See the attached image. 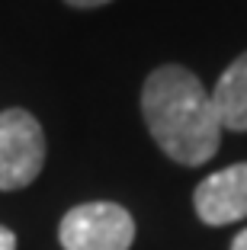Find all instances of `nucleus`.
<instances>
[{"mask_svg": "<svg viewBox=\"0 0 247 250\" xmlns=\"http://www.w3.org/2000/svg\"><path fill=\"white\" fill-rule=\"evenodd\" d=\"M0 250H16V234L0 225Z\"/></svg>", "mask_w": 247, "mask_h": 250, "instance_id": "6", "label": "nucleus"}, {"mask_svg": "<svg viewBox=\"0 0 247 250\" xmlns=\"http://www.w3.org/2000/svg\"><path fill=\"white\" fill-rule=\"evenodd\" d=\"M231 250H247V228H244V231H241V234L231 241Z\"/></svg>", "mask_w": 247, "mask_h": 250, "instance_id": "8", "label": "nucleus"}, {"mask_svg": "<svg viewBox=\"0 0 247 250\" xmlns=\"http://www.w3.org/2000/svg\"><path fill=\"white\" fill-rule=\"evenodd\" d=\"M65 3L80 7V10H90V7H103V3H109V0H65Z\"/></svg>", "mask_w": 247, "mask_h": 250, "instance_id": "7", "label": "nucleus"}, {"mask_svg": "<svg viewBox=\"0 0 247 250\" xmlns=\"http://www.w3.org/2000/svg\"><path fill=\"white\" fill-rule=\"evenodd\" d=\"M141 116L151 138L170 161L202 167L222 141V122L199 77L180 64H160L148 74L141 90Z\"/></svg>", "mask_w": 247, "mask_h": 250, "instance_id": "1", "label": "nucleus"}, {"mask_svg": "<svg viewBox=\"0 0 247 250\" xmlns=\"http://www.w3.org/2000/svg\"><path fill=\"white\" fill-rule=\"evenodd\" d=\"M193 206L202 225L212 228L247 218V164H234L205 177L193 192Z\"/></svg>", "mask_w": 247, "mask_h": 250, "instance_id": "4", "label": "nucleus"}, {"mask_svg": "<svg viewBox=\"0 0 247 250\" xmlns=\"http://www.w3.org/2000/svg\"><path fill=\"white\" fill-rule=\"evenodd\" d=\"M58 241L65 250H129L135 221L116 202H84L61 218Z\"/></svg>", "mask_w": 247, "mask_h": 250, "instance_id": "2", "label": "nucleus"}, {"mask_svg": "<svg viewBox=\"0 0 247 250\" xmlns=\"http://www.w3.org/2000/svg\"><path fill=\"white\" fill-rule=\"evenodd\" d=\"M212 106L222 122V128L247 132V52L228 64V71L218 77L212 90Z\"/></svg>", "mask_w": 247, "mask_h": 250, "instance_id": "5", "label": "nucleus"}, {"mask_svg": "<svg viewBox=\"0 0 247 250\" xmlns=\"http://www.w3.org/2000/svg\"><path fill=\"white\" fill-rule=\"evenodd\" d=\"M45 135L26 109L0 112V189H22L42 173Z\"/></svg>", "mask_w": 247, "mask_h": 250, "instance_id": "3", "label": "nucleus"}]
</instances>
